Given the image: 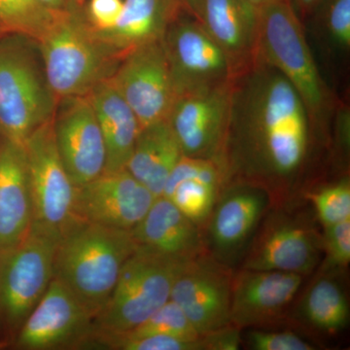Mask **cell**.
I'll return each mask as SVG.
<instances>
[{
  "label": "cell",
  "instance_id": "obj_21",
  "mask_svg": "<svg viewBox=\"0 0 350 350\" xmlns=\"http://www.w3.org/2000/svg\"><path fill=\"white\" fill-rule=\"evenodd\" d=\"M225 184L220 161L182 155L165 182L162 196L200 228L206 224Z\"/></svg>",
  "mask_w": 350,
  "mask_h": 350
},
{
  "label": "cell",
  "instance_id": "obj_9",
  "mask_svg": "<svg viewBox=\"0 0 350 350\" xmlns=\"http://www.w3.org/2000/svg\"><path fill=\"white\" fill-rule=\"evenodd\" d=\"M176 96L231 81V59L199 20L187 12L172 23L162 40Z\"/></svg>",
  "mask_w": 350,
  "mask_h": 350
},
{
  "label": "cell",
  "instance_id": "obj_2",
  "mask_svg": "<svg viewBox=\"0 0 350 350\" xmlns=\"http://www.w3.org/2000/svg\"><path fill=\"white\" fill-rule=\"evenodd\" d=\"M137 245L128 230L76 219L57 241L54 278L94 317L111 296Z\"/></svg>",
  "mask_w": 350,
  "mask_h": 350
},
{
  "label": "cell",
  "instance_id": "obj_35",
  "mask_svg": "<svg viewBox=\"0 0 350 350\" xmlns=\"http://www.w3.org/2000/svg\"><path fill=\"white\" fill-rule=\"evenodd\" d=\"M349 113H344L340 117L338 125L337 142L338 148L342 151V155L347 156L349 153Z\"/></svg>",
  "mask_w": 350,
  "mask_h": 350
},
{
  "label": "cell",
  "instance_id": "obj_15",
  "mask_svg": "<svg viewBox=\"0 0 350 350\" xmlns=\"http://www.w3.org/2000/svg\"><path fill=\"white\" fill-rule=\"evenodd\" d=\"M93 332V317L54 278L16 334L15 347L25 350L82 349Z\"/></svg>",
  "mask_w": 350,
  "mask_h": 350
},
{
  "label": "cell",
  "instance_id": "obj_24",
  "mask_svg": "<svg viewBox=\"0 0 350 350\" xmlns=\"http://www.w3.org/2000/svg\"><path fill=\"white\" fill-rule=\"evenodd\" d=\"M88 96L107 148L105 172L125 170L142 129L137 117L109 79L96 85Z\"/></svg>",
  "mask_w": 350,
  "mask_h": 350
},
{
  "label": "cell",
  "instance_id": "obj_25",
  "mask_svg": "<svg viewBox=\"0 0 350 350\" xmlns=\"http://www.w3.org/2000/svg\"><path fill=\"white\" fill-rule=\"evenodd\" d=\"M181 157L178 142L163 120L140 129L126 169L158 198Z\"/></svg>",
  "mask_w": 350,
  "mask_h": 350
},
{
  "label": "cell",
  "instance_id": "obj_34",
  "mask_svg": "<svg viewBox=\"0 0 350 350\" xmlns=\"http://www.w3.org/2000/svg\"><path fill=\"white\" fill-rule=\"evenodd\" d=\"M123 7L124 0H89L85 14L96 31H107L116 25Z\"/></svg>",
  "mask_w": 350,
  "mask_h": 350
},
{
  "label": "cell",
  "instance_id": "obj_14",
  "mask_svg": "<svg viewBox=\"0 0 350 350\" xmlns=\"http://www.w3.org/2000/svg\"><path fill=\"white\" fill-rule=\"evenodd\" d=\"M53 129L57 151L76 187L105 172L107 148L88 94L59 100Z\"/></svg>",
  "mask_w": 350,
  "mask_h": 350
},
{
  "label": "cell",
  "instance_id": "obj_5",
  "mask_svg": "<svg viewBox=\"0 0 350 350\" xmlns=\"http://www.w3.org/2000/svg\"><path fill=\"white\" fill-rule=\"evenodd\" d=\"M257 59L278 69L305 103L313 129H323L332 109L330 91L320 75L300 16L289 0L258 8Z\"/></svg>",
  "mask_w": 350,
  "mask_h": 350
},
{
  "label": "cell",
  "instance_id": "obj_32",
  "mask_svg": "<svg viewBox=\"0 0 350 350\" xmlns=\"http://www.w3.org/2000/svg\"><path fill=\"white\" fill-rule=\"evenodd\" d=\"M322 252L325 254L324 271L330 273L347 268L350 262V219L324 226Z\"/></svg>",
  "mask_w": 350,
  "mask_h": 350
},
{
  "label": "cell",
  "instance_id": "obj_1",
  "mask_svg": "<svg viewBox=\"0 0 350 350\" xmlns=\"http://www.w3.org/2000/svg\"><path fill=\"white\" fill-rule=\"evenodd\" d=\"M312 131L294 87L278 69L255 57L232 79L220 159L226 184L250 182L273 198L289 194L308 165Z\"/></svg>",
  "mask_w": 350,
  "mask_h": 350
},
{
  "label": "cell",
  "instance_id": "obj_28",
  "mask_svg": "<svg viewBox=\"0 0 350 350\" xmlns=\"http://www.w3.org/2000/svg\"><path fill=\"white\" fill-rule=\"evenodd\" d=\"M84 347L115 350H207L204 335L195 340H188L162 335H131L128 332L94 331Z\"/></svg>",
  "mask_w": 350,
  "mask_h": 350
},
{
  "label": "cell",
  "instance_id": "obj_17",
  "mask_svg": "<svg viewBox=\"0 0 350 350\" xmlns=\"http://www.w3.org/2000/svg\"><path fill=\"white\" fill-rule=\"evenodd\" d=\"M156 196L129 170L103 172L76 190V219L131 231L150 209Z\"/></svg>",
  "mask_w": 350,
  "mask_h": 350
},
{
  "label": "cell",
  "instance_id": "obj_37",
  "mask_svg": "<svg viewBox=\"0 0 350 350\" xmlns=\"http://www.w3.org/2000/svg\"><path fill=\"white\" fill-rule=\"evenodd\" d=\"M289 1L291 2L301 19H304V18H308V16L312 12L320 0H289Z\"/></svg>",
  "mask_w": 350,
  "mask_h": 350
},
{
  "label": "cell",
  "instance_id": "obj_7",
  "mask_svg": "<svg viewBox=\"0 0 350 350\" xmlns=\"http://www.w3.org/2000/svg\"><path fill=\"white\" fill-rule=\"evenodd\" d=\"M59 239L31 225L24 239L0 252V322L17 334L54 278Z\"/></svg>",
  "mask_w": 350,
  "mask_h": 350
},
{
  "label": "cell",
  "instance_id": "obj_11",
  "mask_svg": "<svg viewBox=\"0 0 350 350\" xmlns=\"http://www.w3.org/2000/svg\"><path fill=\"white\" fill-rule=\"evenodd\" d=\"M256 232L244 255L243 269L304 276L319 264L322 236L303 213L275 211Z\"/></svg>",
  "mask_w": 350,
  "mask_h": 350
},
{
  "label": "cell",
  "instance_id": "obj_39",
  "mask_svg": "<svg viewBox=\"0 0 350 350\" xmlns=\"http://www.w3.org/2000/svg\"><path fill=\"white\" fill-rule=\"evenodd\" d=\"M256 8H261L262 6L268 5V4L273 3V2L280 1V0H250Z\"/></svg>",
  "mask_w": 350,
  "mask_h": 350
},
{
  "label": "cell",
  "instance_id": "obj_31",
  "mask_svg": "<svg viewBox=\"0 0 350 350\" xmlns=\"http://www.w3.org/2000/svg\"><path fill=\"white\" fill-rule=\"evenodd\" d=\"M306 198L312 202L315 214L323 227L350 219L349 177L308 193Z\"/></svg>",
  "mask_w": 350,
  "mask_h": 350
},
{
  "label": "cell",
  "instance_id": "obj_13",
  "mask_svg": "<svg viewBox=\"0 0 350 350\" xmlns=\"http://www.w3.org/2000/svg\"><path fill=\"white\" fill-rule=\"evenodd\" d=\"M109 80L142 128L167 119L176 98L162 41L126 53Z\"/></svg>",
  "mask_w": 350,
  "mask_h": 350
},
{
  "label": "cell",
  "instance_id": "obj_16",
  "mask_svg": "<svg viewBox=\"0 0 350 350\" xmlns=\"http://www.w3.org/2000/svg\"><path fill=\"white\" fill-rule=\"evenodd\" d=\"M232 275L229 267L204 253L191 260L170 293L200 335L231 325Z\"/></svg>",
  "mask_w": 350,
  "mask_h": 350
},
{
  "label": "cell",
  "instance_id": "obj_38",
  "mask_svg": "<svg viewBox=\"0 0 350 350\" xmlns=\"http://www.w3.org/2000/svg\"><path fill=\"white\" fill-rule=\"evenodd\" d=\"M184 10L196 19H200L202 9V0H179Z\"/></svg>",
  "mask_w": 350,
  "mask_h": 350
},
{
  "label": "cell",
  "instance_id": "obj_30",
  "mask_svg": "<svg viewBox=\"0 0 350 350\" xmlns=\"http://www.w3.org/2000/svg\"><path fill=\"white\" fill-rule=\"evenodd\" d=\"M126 332L131 335H162L188 340H195L202 336L196 330L185 313L172 300L161 306L137 328Z\"/></svg>",
  "mask_w": 350,
  "mask_h": 350
},
{
  "label": "cell",
  "instance_id": "obj_22",
  "mask_svg": "<svg viewBox=\"0 0 350 350\" xmlns=\"http://www.w3.org/2000/svg\"><path fill=\"white\" fill-rule=\"evenodd\" d=\"M200 22L227 53L237 73L254 62L259 14L250 0H202Z\"/></svg>",
  "mask_w": 350,
  "mask_h": 350
},
{
  "label": "cell",
  "instance_id": "obj_36",
  "mask_svg": "<svg viewBox=\"0 0 350 350\" xmlns=\"http://www.w3.org/2000/svg\"><path fill=\"white\" fill-rule=\"evenodd\" d=\"M53 12L61 13L85 7V0H39Z\"/></svg>",
  "mask_w": 350,
  "mask_h": 350
},
{
  "label": "cell",
  "instance_id": "obj_12",
  "mask_svg": "<svg viewBox=\"0 0 350 350\" xmlns=\"http://www.w3.org/2000/svg\"><path fill=\"white\" fill-rule=\"evenodd\" d=\"M232 79L176 96L165 120L182 155L220 161L229 124Z\"/></svg>",
  "mask_w": 350,
  "mask_h": 350
},
{
  "label": "cell",
  "instance_id": "obj_10",
  "mask_svg": "<svg viewBox=\"0 0 350 350\" xmlns=\"http://www.w3.org/2000/svg\"><path fill=\"white\" fill-rule=\"evenodd\" d=\"M273 197L256 184L232 181L221 189L207 220L206 250L229 267L245 255Z\"/></svg>",
  "mask_w": 350,
  "mask_h": 350
},
{
  "label": "cell",
  "instance_id": "obj_3",
  "mask_svg": "<svg viewBox=\"0 0 350 350\" xmlns=\"http://www.w3.org/2000/svg\"><path fill=\"white\" fill-rule=\"evenodd\" d=\"M38 41L57 100L89 94L111 77L122 59L88 22L85 7L57 13Z\"/></svg>",
  "mask_w": 350,
  "mask_h": 350
},
{
  "label": "cell",
  "instance_id": "obj_20",
  "mask_svg": "<svg viewBox=\"0 0 350 350\" xmlns=\"http://www.w3.org/2000/svg\"><path fill=\"white\" fill-rule=\"evenodd\" d=\"M131 232L137 246L165 256L192 260L206 251L199 226L163 196Z\"/></svg>",
  "mask_w": 350,
  "mask_h": 350
},
{
  "label": "cell",
  "instance_id": "obj_19",
  "mask_svg": "<svg viewBox=\"0 0 350 350\" xmlns=\"http://www.w3.org/2000/svg\"><path fill=\"white\" fill-rule=\"evenodd\" d=\"M33 222L24 146L0 137V252L22 241Z\"/></svg>",
  "mask_w": 350,
  "mask_h": 350
},
{
  "label": "cell",
  "instance_id": "obj_29",
  "mask_svg": "<svg viewBox=\"0 0 350 350\" xmlns=\"http://www.w3.org/2000/svg\"><path fill=\"white\" fill-rule=\"evenodd\" d=\"M312 29L329 50L347 53L350 48V0H320L308 16Z\"/></svg>",
  "mask_w": 350,
  "mask_h": 350
},
{
  "label": "cell",
  "instance_id": "obj_4",
  "mask_svg": "<svg viewBox=\"0 0 350 350\" xmlns=\"http://www.w3.org/2000/svg\"><path fill=\"white\" fill-rule=\"evenodd\" d=\"M57 101L38 41L0 34V137L24 146L34 131L53 119Z\"/></svg>",
  "mask_w": 350,
  "mask_h": 350
},
{
  "label": "cell",
  "instance_id": "obj_6",
  "mask_svg": "<svg viewBox=\"0 0 350 350\" xmlns=\"http://www.w3.org/2000/svg\"><path fill=\"white\" fill-rule=\"evenodd\" d=\"M190 261L137 246L124 265L107 303L94 317V331L120 333L144 323L170 300L175 280Z\"/></svg>",
  "mask_w": 350,
  "mask_h": 350
},
{
  "label": "cell",
  "instance_id": "obj_23",
  "mask_svg": "<svg viewBox=\"0 0 350 350\" xmlns=\"http://www.w3.org/2000/svg\"><path fill=\"white\" fill-rule=\"evenodd\" d=\"M184 11L179 0H124L116 25L109 31L96 32L123 57L139 46L162 41Z\"/></svg>",
  "mask_w": 350,
  "mask_h": 350
},
{
  "label": "cell",
  "instance_id": "obj_8",
  "mask_svg": "<svg viewBox=\"0 0 350 350\" xmlns=\"http://www.w3.org/2000/svg\"><path fill=\"white\" fill-rule=\"evenodd\" d=\"M24 148L33 207L32 224L59 239L76 221L77 187L57 151L53 119L29 135Z\"/></svg>",
  "mask_w": 350,
  "mask_h": 350
},
{
  "label": "cell",
  "instance_id": "obj_18",
  "mask_svg": "<svg viewBox=\"0 0 350 350\" xmlns=\"http://www.w3.org/2000/svg\"><path fill=\"white\" fill-rule=\"evenodd\" d=\"M303 275L243 269L232 276L231 323L244 328L280 317L300 289Z\"/></svg>",
  "mask_w": 350,
  "mask_h": 350
},
{
  "label": "cell",
  "instance_id": "obj_26",
  "mask_svg": "<svg viewBox=\"0 0 350 350\" xmlns=\"http://www.w3.org/2000/svg\"><path fill=\"white\" fill-rule=\"evenodd\" d=\"M300 314L322 333L344 330L349 322V306L340 283L331 276L317 278L301 299Z\"/></svg>",
  "mask_w": 350,
  "mask_h": 350
},
{
  "label": "cell",
  "instance_id": "obj_27",
  "mask_svg": "<svg viewBox=\"0 0 350 350\" xmlns=\"http://www.w3.org/2000/svg\"><path fill=\"white\" fill-rule=\"evenodd\" d=\"M57 14L39 0H0V34L20 33L38 40Z\"/></svg>",
  "mask_w": 350,
  "mask_h": 350
},
{
  "label": "cell",
  "instance_id": "obj_33",
  "mask_svg": "<svg viewBox=\"0 0 350 350\" xmlns=\"http://www.w3.org/2000/svg\"><path fill=\"white\" fill-rule=\"evenodd\" d=\"M248 347L253 350H314L317 347L293 332L252 330L248 333Z\"/></svg>",
  "mask_w": 350,
  "mask_h": 350
}]
</instances>
